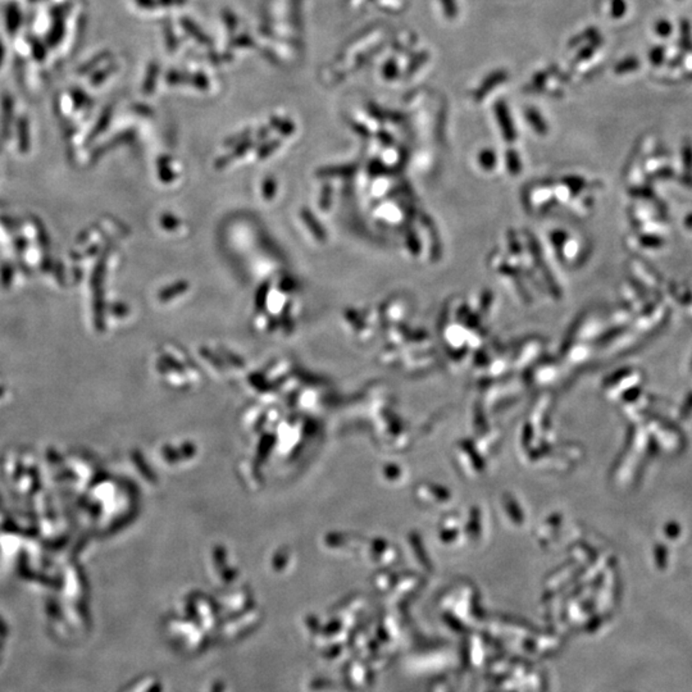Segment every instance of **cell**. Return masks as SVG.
Returning <instances> with one entry per match:
<instances>
[{"label": "cell", "instance_id": "obj_1", "mask_svg": "<svg viewBox=\"0 0 692 692\" xmlns=\"http://www.w3.org/2000/svg\"><path fill=\"white\" fill-rule=\"evenodd\" d=\"M655 32H658L660 36H669L671 32H672V26L668 21L660 20L656 22L655 25Z\"/></svg>", "mask_w": 692, "mask_h": 692}, {"label": "cell", "instance_id": "obj_2", "mask_svg": "<svg viewBox=\"0 0 692 692\" xmlns=\"http://www.w3.org/2000/svg\"><path fill=\"white\" fill-rule=\"evenodd\" d=\"M626 10V4L623 0H613L614 16H621Z\"/></svg>", "mask_w": 692, "mask_h": 692}, {"label": "cell", "instance_id": "obj_3", "mask_svg": "<svg viewBox=\"0 0 692 692\" xmlns=\"http://www.w3.org/2000/svg\"><path fill=\"white\" fill-rule=\"evenodd\" d=\"M662 58H663V49H660V48H656V49H654L653 53H652V60H653V63H655V64L658 63V64H659V63L662 62Z\"/></svg>", "mask_w": 692, "mask_h": 692}]
</instances>
